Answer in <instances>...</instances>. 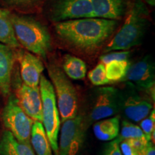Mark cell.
Returning a JSON list of instances; mask_svg holds the SVG:
<instances>
[{"label":"cell","mask_w":155,"mask_h":155,"mask_svg":"<svg viewBox=\"0 0 155 155\" xmlns=\"http://www.w3.org/2000/svg\"><path fill=\"white\" fill-rule=\"evenodd\" d=\"M120 150L123 155H139V152L131 146L127 140H123L119 144Z\"/></svg>","instance_id":"28"},{"label":"cell","mask_w":155,"mask_h":155,"mask_svg":"<svg viewBox=\"0 0 155 155\" xmlns=\"http://www.w3.org/2000/svg\"><path fill=\"white\" fill-rule=\"evenodd\" d=\"M118 20L89 17L57 22L55 31L60 38L86 52L99 48L112 35Z\"/></svg>","instance_id":"1"},{"label":"cell","mask_w":155,"mask_h":155,"mask_svg":"<svg viewBox=\"0 0 155 155\" xmlns=\"http://www.w3.org/2000/svg\"><path fill=\"white\" fill-rule=\"evenodd\" d=\"M63 71L71 79L81 80L86 75L87 68L85 62L74 55H66L63 63Z\"/></svg>","instance_id":"20"},{"label":"cell","mask_w":155,"mask_h":155,"mask_svg":"<svg viewBox=\"0 0 155 155\" xmlns=\"http://www.w3.org/2000/svg\"><path fill=\"white\" fill-rule=\"evenodd\" d=\"M2 119L6 129L17 140L30 143V137L34 120L27 115L17 104L16 97L10 96L4 108Z\"/></svg>","instance_id":"7"},{"label":"cell","mask_w":155,"mask_h":155,"mask_svg":"<svg viewBox=\"0 0 155 155\" xmlns=\"http://www.w3.org/2000/svg\"><path fill=\"white\" fill-rule=\"evenodd\" d=\"M89 17H94L91 0H55L50 9L55 22Z\"/></svg>","instance_id":"10"},{"label":"cell","mask_w":155,"mask_h":155,"mask_svg":"<svg viewBox=\"0 0 155 155\" xmlns=\"http://www.w3.org/2000/svg\"><path fill=\"white\" fill-rule=\"evenodd\" d=\"M0 43L10 48H18L19 42L15 37L11 20V15L0 9Z\"/></svg>","instance_id":"19"},{"label":"cell","mask_w":155,"mask_h":155,"mask_svg":"<svg viewBox=\"0 0 155 155\" xmlns=\"http://www.w3.org/2000/svg\"><path fill=\"white\" fill-rule=\"evenodd\" d=\"M15 97L18 105L29 117L35 121L42 122V100L39 86L30 87L21 83L17 86Z\"/></svg>","instance_id":"12"},{"label":"cell","mask_w":155,"mask_h":155,"mask_svg":"<svg viewBox=\"0 0 155 155\" xmlns=\"http://www.w3.org/2000/svg\"><path fill=\"white\" fill-rule=\"evenodd\" d=\"M87 127L82 116L62 122L58 144L59 155H78L84 144Z\"/></svg>","instance_id":"8"},{"label":"cell","mask_w":155,"mask_h":155,"mask_svg":"<svg viewBox=\"0 0 155 155\" xmlns=\"http://www.w3.org/2000/svg\"><path fill=\"white\" fill-rule=\"evenodd\" d=\"M119 133L120 135L118 139L121 141L127 139L146 137L140 127L127 120H122Z\"/></svg>","instance_id":"22"},{"label":"cell","mask_w":155,"mask_h":155,"mask_svg":"<svg viewBox=\"0 0 155 155\" xmlns=\"http://www.w3.org/2000/svg\"><path fill=\"white\" fill-rule=\"evenodd\" d=\"M30 144L35 155H53V150L42 122L34 121L31 131Z\"/></svg>","instance_id":"18"},{"label":"cell","mask_w":155,"mask_h":155,"mask_svg":"<svg viewBox=\"0 0 155 155\" xmlns=\"http://www.w3.org/2000/svg\"><path fill=\"white\" fill-rule=\"evenodd\" d=\"M139 155H155L154 144L150 141L145 148L139 152Z\"/></svg>","instance_id":"29"},{"label":"cell","mask_w":155,"mask_h":155,"mask_svg":"<svg viewBox=\"0 0 155 155\" xmlns=\"http://www.w3.org/2000/svg\"><path fill=\"white\" fill-rule=\"evenodd\" d=\"M94 17L108 19H121L128 7V0H91Z\"/></svg>","instance_id":"14"},{"label":"cell","mask_w":155,"mask_h":155,"mask_svg":"<svg viewBox=\"0 0 155 155\" xmlns=\"http://www.w3.org/2000/svg\"><path fill=\"white\" fill-rule=\"evenodd\" d=\"M9 2L12 4H14V5H28V4H32L34 2H36L38 0H7Z\"/></svg>","instance_id":"30"},{"label":"cell","mask_w":155,"mask_h":155,"mask_svg":"<svg viewBox=\"0 0 155 155\" xmlns=\"http://www.w3.org/2000/svg\"><path fill=\"white\" fill-rule=\"evenodd\" d=\"M140 128L147 140L151 141L152 134L155 132V111L153 109L146 118L141 120Z\"/></svg>","instance_id":"24"},{"label":"cell","mask_w":155,"mask_h":155,"mask_svg":"<svg viewBox=\"0 0 155 155\" xmlns=\"http://www.w3.org/2000/svg\"><path fill=\"white\" fill-rule=\"evenodd\" d=\"M120 119L121 116L116 115L95 122L93 126L95 137L104 141H110L117 138L120 131Z\"/></svg>","instance_id":"16"},{"label":"cell","mask_w":155,"mask_h":155,"mask_svg":"<svg viewBox=\"0 0 155 155\" xmlns=\"http://www.w3.org/2000/svg\"><path fill=\"white\" fill-rule=\"evenodd\" d=\"M48 72L55 91L61 123L75 117L79 110L76 89L58 65L50 64L48 66Z\"/></svg>","instance_id":"4"},{"label":"cell","mask_w":155,"mask_h":155,"mask_svg":"<svg viewBox=\"0 0 155 155\" xmlns=\"http://www.w3.org/2000/svg\"><path fill=\"white\" fill-rule=\"evenodd\" d=\"M119 91L113 87H101L95 92L86 113L82 116L88 128L99 120L119 115Z\"/></svg>","instance_id":"6"},{"label":"cell","mask_w":155,"mask_h":155,"mask_svg":"<svg viewBox=\"0 0 155 155\" xmlns=\"http://www.w3.org/2000/svg\"><path fill=\"white\" fill-rule=\"evenodd\" d=\"M124 80L140 90H154V65L152 58L146 56L129 66Z\"/></svg>","instance_id":"11"},{"label":"cell","mask_w":155,"mask_h":155,"mask_svg":"<svg viewBox=\"0 0 155 155\" xmlns=\"http://www.w3.org/2000/svg\"><path fill=\"white\" fill-rule=\"evenodd\" d=\"M147 9L137 1L129 11L124 24L104 49L105 52L127 50L141 44L147 30Z\"/></svg>","instance_id":"2"},{"label":"cell","mask_w":155,"mask_h":155,"mask_svg":"<svg viewBox=\"0 0 155 155\" xmlns=\"http://www.w3.org/2000/svg\"><path fill=\"white\" fill-rule=\"evenodd\" d=\"M129 55H130V53L129 51L113 52V53L101 56L100 61H101V63L106 65L107 63L112 61H127Z\"/></svg>","instance_id":"25"},{"label":"cell","mask_w":155,"mask_h":155,"mask_svg":"<svg viewBox=\"0 0 155 155\" xmlns=\"http://www.w3.org/2000/svg\"><path fill=\"white\" fill-rule=\"evenodd\" d=\"M15 58L20 65V73L23 83L30 87H38L44 70L43 64L39 58L30 52L19 50Z\"/></svg>","instance_id":"13"},{"label":"cell","mask_w":155,"mask_h":155,"mask_svg":"<svg viewBox=\"0 0 155 155\" xmlns=\"http://www.w3.org/2000/svg\"><path fill=\"white\" fill-rule=\"evenodd\" d=\"M15 55L10 47L0 43V92L4 96L10 94L12 73Z\"/></svg>","instance_id":"15"},{"label":"cell","mask_w":155,"mask_h":155,"mask_svg":"<svg viewBox=\"0 0 155 155\" xmlns=\"http://www.w3.org/2000/svg\"><path fill=\"white\" fill-rule=\"evenodd\" d=\"M0 155H35L30 143L21 142L10 131H5L0 141Z\"/></svg>","instance_id":"17"},{"label":"cell","mask_w":155,"mask_h":155,"mask_svg":"<svg viewBox=\"0 0 155 155\" xmlns=\"http://www.w3.org/2000/svg\"><path fill=\"white\" fill-rule=\"evenodd\" d=\"M88 77L94 86H104L109 83L106 75L105 65L101 63L98 64L88 73Z\"/></svg>","instance_id":"23"},{"label":"cell","mask_w":155,"mask_h":155,"mask_svg":"<svg viewBox=\"0 0 155 155\" xmlns=\"http://www.w3.org/2000/svg\"><path fill=\"white\" fill-rule=\"evenodd\" d=\"M144 1L150 5L153 6V7L155 5V0H144Z\"/></svg>","instance_id":"31"},{"label":"cell","mask_w":155,"mask_h":155,"mask_svg":"<svg viewBox=\"0 0 155 155\" xmlns=\"http://www.w3.org/2000/svg\"><path fill=\"white\" fill-rule=\"evenodd\" d=\"M130 64L127 61H112L105 66L106 75L109 82H118L124 80Z\"/></svg>","instance_id":"21"},{"label":"cell","mask_w":155,"mask_h":155,"mask_svg":"<svg viewBox=\"0 0 155 155\" xmlns=\"http://www.w3.org/2000/svg\"><path fill=\"white\" fill-rule=\"evenodd\" d=\"M42 100V122L55 155L58 154V133L61 118L56 102L53 86L45 75H41L39 83Z\"/></svg>","instance_id":"5"},{"label":"cell","mask_w":155,"mask_h":155,"mask_svg":"<svg viewBox=\"0 0 155 155\" xmlns=\"http://www.w3.org/2000/svg\"><path fill=\"white\" fill-rule=\"evenodd\" d=\"M120 142L121 141L118 138L110 141L104 147L102 155H123L120 150Z\"/></svg>","instance_id":"26"},{"label":"cell","mask_w":155,"mask_h":155,"mask_svg":"<svg viewBox=\"0 0 155 155\" xmlns=\"http://www.w3.org/2000/svg\"><path fill=\"white\" fill-rule=\"evenodd\" d=\"M124 91H119V116L132 123L140 122L152 110V101L141 96L131 84Z\"/></svg>","instance_id":"9"},{"label":"cell","mask_w":155,"mask_h":155,"mask_svg":"<svg viewBox=\"0 0 155 155\" xmlns=\"http://www.w3.org/2000/svg\"><path fill=\"white\" fill-rule=\"evenodd\" d=\"M127 142L131 145V147H134L136 150L138 152H140L145 148L149 144L150 141L147 140L146 137H141V138H137V139H127Z\"/></svg>","instance_id":"27"},{"label":"cell","mask_w":155,"mask_h":155,"mask_svg":"<svg viewBox=\"0 0 155 155\" xmlns=\"http://www.w3.org/2000/svg\"><path fill=\"white\" fill-rule=\"evenodd\" d=\"M15 37L19 44L31 53L45 58L51 47L47 28L31 17L11 15Z\"/></svg>","instance_id":"3"}]
</instances>
